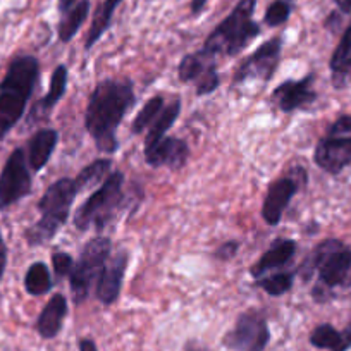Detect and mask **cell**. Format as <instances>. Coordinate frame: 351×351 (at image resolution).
Instances as JSON below:
<instances>
[{"label": "cell", "mask_w": 351, "mask_h": 351, "mask_svg": "<svg viewBox=\"0 0 351 351\" xmlns=\"http://www.w3.org/2000/svg\"><path fill=\"white\" fill-rule=\"evenodd\" d=\"M134 104L133 81L128 77H106L93 88L84 112V128L100 152L116 154L119 148L117 130Z\"/></svg>", "instance_id": "cell-1"}, {"label": "cell", "mask_w": 351, "mask_h": 351, "mask_svg": "<svg viewBox=\"0 0 351 351\" xmlns=\"http://www.w3.org/2000/svg\"><path fill=\"white\" fill-rule=\"evenodd\" d=\"M298 274L303 281H310L317 274L312 298L317 303L330 302L336 289L351 288V248L341 239H324L302 263Z\"/></svg>", "instance_id": "cell-2"}, {"label": "cell", "mask_w": 351, "mask_h": 351, "mask_svg": "<svg viewBox=\"0 0 351 351\" xmlns=\"http://www.w3.org/2000/svg\"><path fill=\"white\" fill-rule=\"evenodd\" d=\"M40 80V62L35 56H18L11 60L0 81V141L23 119Z\"/></svg>", "instance_id": "cell-3"}, {"label": "cell", "mask_w": 351, "mask_h": 351, "mask_svg": "<svg viewBox=\"0 0 351 351\" xmlns=\"http://www.w3.org/2000/svg\"><path fill=\"white\" fill-rule=\"evenodd\" d=\"M256 0H239L231 12L219 23L207 36L202 52L212 59L219 56L234 57L241 53L262 33L258 23L253 19Z\"/></svg>", "instance_id": "cell-4"}, {"label": "cell", "mask_w": 351, "mask_h": 351, "mask_svg": "<svg viewBox=\"0 0 351 351\" xmlns=\"http://www.w3.org/2000/svg\"><path fill=\"white\" fill-rule=\"evenodd\" d=\"M76 181L71 178H60L49 186L38 202V210L42 219L29 226L25 231V239L29 246H43L52 241L59 229L66 226L69 219L71 207L76 200Z\"/></svg>", "instance_id": "cell-5"}, {"label": "cell", "mask_w": 351, "mask_h": 351, "mask_svg": "<svg viewBox=\"0 0 351 351\" xmlns=\"http://www.w3.org/2000/svg\"><path fill=\"white\" fill-rule=\"evenodd\" d=\"M124 202V174L121 171L110 172V176L102 183V186L77 208L74 215V226L80 231H88L95 228L102 231L107 224L112 222Z\"/></svg>", "instance_id": "cell-6"}, {"label": "cell", "mask_w": 351, "mask_h": 351, "mask_svg": "<svg viewBox=\"0 0 351 351\" xmlns=\"http://www.w3.org/2000/svg\"><path fill=\"white\" fill-rule=\"evenodd\" d=\"M110 248H112V243L107 236H97V238L90 239L83 246L80 253V260L74 263V269L69 276L74 303L80 305L88 298L92 285L99 281L107 260H109Z\"/></svg>", "instance_id": "cell-7"}, {"label": "cell", "mask_w": 351, "mask_h": 351, "mask_svg": "<svg viewBox=\"0 0 351 351\" xmlns=\"http://www.w3.org/2000/svg\"><path fill=\"white\" fill-rule=\"evenodd\" d=\"M306 183H308V174L302 165H295L282 178L276 180L269 186L262 205V219L265 224L278 226L293 198L306 186Z\"/></svg>", "instance_id": "cell-8"}, {"label": "cell", "mask_w": 351, "mask_h": 351, "mask_svg": "<svg viewBox=\"0 0 351 351\" xmlns=\"http://www.w3.org/2000/svg\"><path fill=\"white\" fill-rule=\"evenodd\" d=\"M33 178L25 148H14L0 172V210L12 207L32 193Z\"/></svg>", "instance_id": "cell-9"}, {"label": "cell", "mask_w": 351, "mask_h": 351, "mask_svg": "<svg viewBox=\"0 0 351 351\" xmlns=\"http://www.w3.org/2000/svg\"><path fill=\"white\" fill-rule=\"evenodd\" d=\"M271 341V329L265 317L256 310L243 312L234 327L228 330L222 339L228 350L232 351H263Z\"/></svg>", "instance_id": "cell-10"}, {"label": "cell", "mask_w": 351, "mask_h": 351, "mask_svg": "<svg viewBox=\"0 0 351 351\" xmlns=\"http://www.w3.org/2000/svg\"><path fill=\"white\" fill-rule=\"evenodd\" d=\"M282 43H285L282 36H274L263 42L252 56L239 64L232 76V84H243L250 80H260L263 83L271 81L281 59Z\"/></svg>", "instance_id": "cell-11"}, {"label": "cell", "mask_w": 351, "mask_h": 351, "mask_svg": "<svg viewBox=\"0 0 351 351\" xmlns=\"http://www.w3.org/2000/svg\"><path fill=\"white\" fill-rule=\"evenodd\" d=\"M178 76L183 83H195L198 97L210 95L221 84L215 59L208 57L202 50L188 53L181 59L180 66H178Z\"/></svg>", "instance_id": "cell-12"}, {"label": "cell", "mask_w": 351, "mask_h": 351, "mask_svg": "<svg viewBox=\"0 0 351 351\" xmlns=\"http://www.w3.org/2000/svg\"><path fill=\"white\" fill-rule=\"evenodd\" d=\"M315 74L310 73L302 80H288L279 84L272 92V102L285 114H291L295 110L306 109L317 100V92L313 90Z\"/></svg>", "instance_id": "cell-13"}, {"label": "cell", "mask_w": 351, "mask_h": 351, "mask_svg": "<svg viewBox=\"0 0 351 351\" xmlns=\"http://www.w3.org/2000/svg\"><path fill=\"white\" fill-rule=\"evenodd\" d=\"M313 160L322 171L341 174L351 165V136H324L317 143Z\"/></svg>", "instance_id": "cell-14"}, {"label": "cell", "mask_w": 351, "mask_h": 351, "mask_svg": "<svg viewBox=\"0 0 351 351\" xmlns=\"http://www.w3.org/2000/svg\"><path fill=\"white\" fill-rule=\"evenodd\" d=\"M128 260H130V253L126 250H119L112 258L107 260L106 267H104L102 274H100L99 281H97V298L104 305H112L117 302L123 289L124 276L128 271Z\"/></svg>", "instance_id": "cell-15"}, {"label": "cell", "mask_w": 351, "mask_h": 351, "mask_svg": "<svg viewBox=\"0 0 351 351\" xmlns=\"http://www.w3.org/2000/svg\"><path fill=\"white\" fill-rule=\"evenodd\" d=\"M190 157V147L184 140L174 136H165L157 145L145 150V162L150 167H169L180 171L186 165Z\"/></svg>", "instance_id": "cell-16"}, {"label": "cell", "mask_w": 351, "mask_h": 351, "mask_svg": "<svg viewBox=\"0 0 351 351\" xmlns=\"http://www.w3.org/2000/svg\"><path fill=\"white\" fill-rule=\"evenodd\" d=\"M296 248H298V246H296L295 239H276L271 245V248L263 253V255L252 265V269H250L252 278L258 279L262 278V276L278 271V269L286 267V265L291 262L293 256H295Z\"/></svg>", "instance_id": "cell-17"}, {"label": "cell", "mask_w": 351, "mask_h": 351, "mask_svg": "<svg viewBox=\"0 0 351 351\" xmlns=\"http://www.w3.org/2000/svg\"><path fill=\"white\" fill-rule=\"evenodd\" d=\"M67 80H69V71H67L66 64H59V66L53 69L52 77H50L49 92L43 97L40 102H36V106L33 107L32 114H29V124L40 123V121H45L50 116V112L53 110V107L62 100V97L66 95L67 90Z\"/></svg>", "instance_id": "cell-18"}, {"label": "cell", "mask_w": 351, "mask_h": 351, "mask_svg": "<svg viewBox=\"0 0 351 351\" xmlns=\"http://www.w3.org/2000/svg\"><path fill=\"white\" fill-rule=\"evenodd\" d=\"M330 81L336 90H344L351 84V21L344 29L339 43L330 57Z\"/></svg>", "instance_id": "cell-19"}, {"label": "cell", "mask_w": 351, "mask_h": 351, "mask_svg": "<svg viewBox=\"0 0 351 351\" xmlns=\"http://www.w3.org/2000/svg\"><path fill=\"white\" fill-rule=\"evenodd\" d=\"M67 317V300L66 296L57 293L43 306L42 313L36 319V330L43 339H53L62 329L64 319Z\"/></svg>", "instance_id": "cell-20"}, {"label": "cell", "mask_w": 351, "mask_h": 351, "mask_svg": "<svg viewBox=\"0 0 351 351\" xmlns=\"http://www.w3.org/2000/svg\"><path fill=\"white\" fill-rule=\"evenodd\" d=\"M57 143H59V133L52 128H45L40 130L29 138L28 141V164L33 172H40L47 164H49L50 157H52L53 150H56Z\"/></svg>", "instance_id": "cell-21"}, {"label": "cell", "mask_w": 351, "mask_h": 351, "mask_svg": "<svg viewBox=\"0 0 351 351\" xmlns=\"http://www.w3.org/2000/svg\"><path fill=\"white\" fill-rule=\"evenodd\" d=\"M310 344L319 350L348 351L351 348V322L343 330H337L330 324H320L310 334Z\"/></svg>", "instance_id": "cell-22"}, {"label": "cell", "mask_w": 351, "mask_h": 351, "mask_svg": "<svg viewBox=\"0 0 351 351\" xmlns=\"http://www.w3.org/2000/svg\"><path fill=\"white\" fill-rule=\"evenodd\" d=\"M181 114V99L176 97L167 107L162 109V112L158 114L157 119L152 123V126L148 128V134L145 136V150H150L154 145H157L162 138H165L167 131L171 130L176 124L178 117Z\"/></svg>", "instance_id": "cell-23"}, {"label": "cell", "mask_w": 351, "mask_h": 351, "mask_svg": "<svg viewBox=\"0 0 351 351\" xmlns=\"http://www.w3.org/2000/svg\"><path fill=\"white\" fill-rule=\"evenodd\" d=\"M90 9H92L90 0H80L73 9H69L66 14H62L59 26H57V33H59L60 42L69 43L71 40L76 36V33L80 32L81 26L86 23L88 16H90Z\"/></svg>", "instance_id": "cell-24"}, {"label": "cell", "mask_w": 351, "mask_h": 351, "mask_svg": "<svg viewBox=\"0 0 351 351\" xmlns=\"http://www.w3.org/2000/svg\"><path fill=\"white\" fill-rule=\"evenodd\" d=\"M124 0H104L102 4L99 5V9L93 14L92 26H90V32L86 35V42H84V49L90 50L93 49L97 42L104 36V33L109 29L110 23H112L114 12L116 9L123 4Z\"/></svg>", "instance_id": "cell-25"}, {"label": "cell", "mask_w": 351, "mask_h": 351, "mask_svg": "<svg viewBox=\"0 0 351 351\" xmlns=\"http://www.w3.org/2000/svg\"><path fill=\"white\" fill-rule=\"evenodd\" d=\"M53 281L49 267L43 262H35L25 274V289L29 296H43L52 289Z\"/></svg>", "instance_id": "cell-26"}, {"label": "cell", "mask_w": 351, "mask_h": 351, "mask_svg": "<svg viewBox=\"0 0 351 351\" xmlns=\"http://www.w3.org/2000/svg\"><path fill=\"white\" fill-rule=\"evenodd\" d=\"M110 167H112V162L109 158H99V160H93L92 164H88L83 171H80V174L74 178L76 181L77 190L83 191L88 188H95L97 184L104 183L110 176Z\"/></svg>", "instance_id": "cell-27"}, {"label": "cell", "mask_w": 351, "mask_h": 351, "mask_svg": "<svg viewBox=\"0 0 351 351\" xmlns=\"http://www.w3.org/2000/svg\"><path fill=\"white\" fill-rule=\"evenodd\" d=\"M296 272H271V274H265L262 278H258L255 281L256 288L263 289L269 296H282L286 293L291 291L293 282H295Z\"/></svg>", "instance_id": "cell-28"}, {"label": "cell", "mask_w": 351, "mask_h": 351, "mask_svg": "<svg viewBox=\"0 0 351 351\" xmlns=\"http://www.w3.org/2000/svg\"><path fill=\"white\" fill-rule=\"evenodd\" d=\"M164 104L165 102H164V97L162 95L152 97V99L148 100L143 107H141L140 112L136 114L133 124H131V131H133L134 134H141L145 130H147V128H150L152 123H154V121L158 117V114L162 112V107H164Z\"/></svg>", "instance_id": "cell-29"}, {"label": "cell", "mask_w": 351, "mask_h": 351, "mask_svg": "<svg viewBox=\"0 0 351 351\" xmlns=\"http://www.w3.org/2000/svg\"><path fill=\"white\" fill-rule=\"evenodd\" d=\"M293 12V2L291 0H272L269 8L265 9L263 14V23L271 28H278V26L286 25L291 18Z\"/></svg>", "instance_id": "cell-30"}, {"label": "cell", "mask_w": 351, "mask_h": 351, "mask_svg": "<svg viewBox=\"0 0 351 351\" xmlns=\"http://www.w3.org/2000/svg\"><path fill=\"white\" fill-rule=\"evenodd\" d=\"M52 267H53V274H56L59 279L69 278L71 272H73L74 269L73 256L66 252H56L52 255Z\"/></svg>", "instance_id": "cell-31"}, {"label": "cell", "mask_w": 351, "mask_h": 351, "mask_svg": "<svg viewBox=\"0 0 351 351\" xmlns=\"http://www.w3.org/2000/svg\"><path fill=\"white\" fill-rule=\"evenodd\" d=\"M327 136H351V116H339L329 128Z\"/></svg>", "instance_id": "cell-32"}, {"label": "cell", "mask_w": 351, "mask_h": 351, "mask_svg": "<svg viewBox=\"0 0 351 351\" xmlns=\"http://www.w3.org/2000/svg\"><path fill=\"white\" fill-rule=\"evenodd\" d=\"M239 250V243L238 241H226L215 250V258L222 260V262H228V260H232L236 256Z\"/></svg>", "instance_id": "cell-33"}, {"label": "cell", "mask_w": 351, "mask_h": 351, "mask_svg": "<svg viewBox=\"0 0 351 351\" xmlns=\"http://www.w3.org/2000/svg\"><path fill=\"white\" fill-rule=\"evenodd\" d=\"M8 245L4 241V236H2V231H0V281L4 279L5 269H8Z\"/></svg>", "instance_id": "cell-34"}, {"label": "cell", "mask_w": 351, "mask_h": 351, "mask_svg": "<svg viewBox=\"0 0 351 351\" xmlns=\"http://www.w3.org/2000/svg\"><path fill=\"white\" fill-rule=\"evenodd\" d=\"M80 0H57V8H59L60 14H66L69 9H73Z\"/></svg>", "instance_id": "cell-35"}, {"label": "cell", "mask_w": 351, "mask_h": 351, "mask_svg": "<svg viewBox=\"0 0 351 351\" xmlns=\"http://www.w3.org/2000/svg\"><path fill=\"white\" fill-rule=\"evenodd\" d=\"M341 14H351V0H332Z\"/></svg>", "instance_id": "cell-36"}, {"label": "cell", "mask_w": 351, "mask_h": 351, "mask_svg": "<svg viewBox=\"0 0 351 351\" xmlns=\"http://www.w3.org/2000/svg\"><path fill=\"white\" fill-rule=\"evenodd\" d=\"M208 0H191V14L198 16L204 12L205 5H207Z\"/></svg>", "instance_id": "cell-37"}, {"label": "cell", "mask_w": 351, "mask_h": 351, "mask_svg": "<svg viewBox=\"0 0 351 351\" xmlns=\"http://www.w3.org/2000/svg\"><path fill=\"white\" fill-rule=\"evenodd\" d=\"M77 346H80V351H99L95 341L92 339H81Z\"/></svg>", "instance_id": "cell-38"}, {"label": "cell", "mask_w": 351, "mask_h": 351, "mask_svg": "<svg viewBox=\"0 0 351 351\" xmlns=\"http://www.w3.org/2000/svg\"><path fill=\"white\" fill-rule=\"evenodd\" d=\"M188 351H202V350H195V348H190V346H188Z\"/></svg>", "instance_id": "cell-39"}]
</instances>
